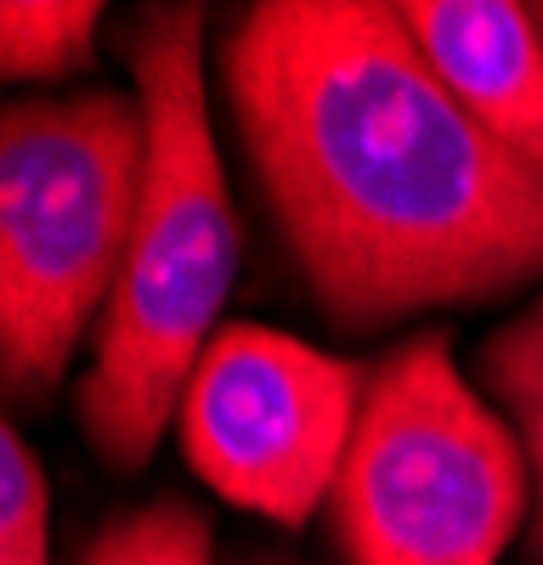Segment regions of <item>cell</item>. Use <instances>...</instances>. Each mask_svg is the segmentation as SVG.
Here are the masks:
<instances>
[{
	"instance_id": "obj_1",
	"label": "cell",
	"mask_w": 543,
	"mask_h": 565,
	"mask_svg": "<svg viewBox=\"0 0 543 565\" xmlns=\"http://www.w3.org/2000/svg\"><path fill=\"white\" fill-rule=\"evenodd\" d=\"M255 186L351 334L543 277V170L447 97L396 7L260 0L221 45Z\"/></svg>"
},
{
	"instance_id": "obj_2",
	"label": "cell",
	"mask_w": 543,
	"mask_h": 565,
	"mask_svg": "<svg viewBox=\"0 0 543 565\" xmlns=\"http://www.w3.org/2000/svg\"><path fill=\"white\" fill-rule=\"evenodd\" d=\"M148 119V170L130 249L79 380V430L108 469H142L181 407L238 271V215L215 153L204 7H153L125 34Z\"/></svg>"
},
{
	"instance_id": "obj_3",
	"label": "cell",
	"mask_w": 543,
	"mask_h": 565,
	"mask_svg": "<svg viewBox=\"0 0 543 565\" xmlns=\"http://www.w3.org/2000/svg\"><path fill=\"white\" fill-rule=\"evenodd\" d=\"M148 170L136 90L0 103V391L45 402L108 311Z\"/></svg>"
},
{
	"instance_id": "obj_4",
	"label": "cell",
	"mask_w": 543,
	"mask_h": 565,
	"mask_svg": "<svg viewBox=\"0 0 543 565\" xmlns=\"http://www.w3.org/2000/svg\"><path fill=\"white\" fill-rule=\"evenodd\" d=\"M532 469L515 424L419 334L374 373L334 476V532L351 565H498L526 521Z\"/></svg>"
},
{
	"instance_id": "obj_5",
	"label": "cell",
	"mask_w": 543,
	"mask_h": 565,
	"mask_svg": "<svg viewBox=\"0 0 543 565\" xmlns=\"http://www.w3.org/2000/svg\"><path fill=\"white\" fill-rule=\"evenodd\" d=\"M362 407V373L284 328L233 322L181 391V452L233 509L306 526L334 492Z\"/></svg>"
},
{
	"instance_id": "obj_6",
	"label": "cell",
	"mask_w": 543,
	"mask_h": 565,
	"mask_svg": "<svg viewBox=\"0 0 543 565\" xmlns=\"http://www.w3.org/2000/svg\"><path fill=\"white\" fill-rule=\"evenodd\" d=\"M425 68L498 148L543 170V29L510 0H407L396 7Z\"/></svg>"
},
{
	"instance_id": "obj_7",
	"label": "cell",
	"mask_w": 543,
	"mask_h": 565,
	"mask_svg": "<svg viewBox=\"0 0 543 565\" xmlns=\"http://www.w3.org/2000/svg\"><path fill=\"white\" fill-rule=\"evenodd\" d=\"M481 380L498 402H504V418L515 424V436L526 447L532 492H537L526 554L543 565V300H532L521 317H510L481 345Z\"/></svg>"
},
{
	"instance_id": "obj_8",
	"label": "cell",
	"mask_w": 543,
	"mask_h": 565,
	"mask_svg": "<svg viewBox=\"0 0 543 565\" xmlns=\"http://www.w3.org/2000/svg\"><path fill=\"white\" fill-rule=\"evenodd\" d=\"M97 0H0V79H63L97 52Z\"/></svg>"
},
{
	"instance_id": "obj_9",
	"label": "cell",
	"mask_w": 543,
	"mask_h": 565,
	"mask_svg": "<svg viewBox=\"0 0 543 565\" xmlns=\"http://www.w3.org/2000/svg\"><path fill=\"white\" fill-rule=\"evenodd\" d=\"M79 565H215L210 559V521L175 498L142 503L91 537Z\"/></svg>"
},
{
	"instance_id": "obj_10",
	"label": "cell",
	"mask_w": 543,
	"mask_h": 565,
	"mask_svg": "<svg viewBox=\"0 0 543 565\" xmlns=\"http://www.w3.org/2000/svg\"><path fill=\"white\" fill-rule=\"evenodd\" d=\"M0 543L23 565H52V487L0 413Z\"/></svg>"
},
{
	"instance_id": "obj_11",
	"label": "cell",
	"mask_w": 543,
	"mask_h": 565,
	"mask_svg": "<svg viewBox=\"0 0 543 565\" xmlns=\"http://www.w3.org/2000/svg\"><path fill=\"white\" fill-rule=\"evenodd\" d=\"M0 565H23V559H18V554H12L7 543H0Z\"/></svg>"
},
{
	"instance_id": "obj_12",
	"label": "cell",
	"mask_w": 543,
	"mask_h": 565,
	"mask_svg": "<svg viewBox=\"0 0 543 565\" xmlns=\"http://www.w3.org/2000/svg\"><path fill=\"white\" fill-rule=\"evenodd\" d=\"M532 18H537V29H543V7H532Z\"/></svg>"
}]
</instances>
